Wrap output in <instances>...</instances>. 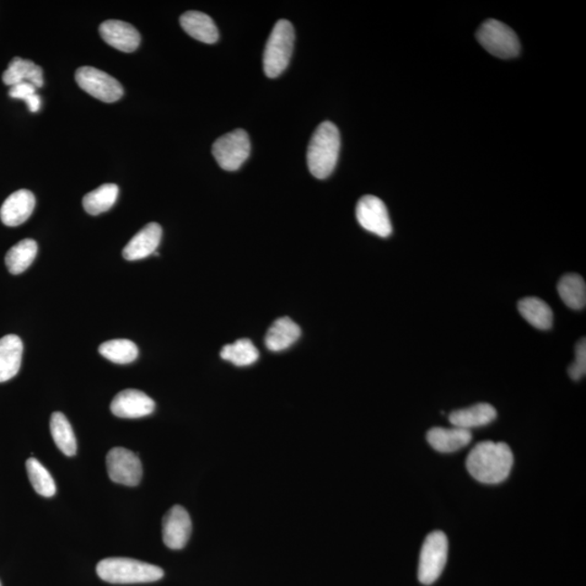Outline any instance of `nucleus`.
Here are the masks:
<instances>
[{"mask_svg":"<svg viewBox=\"0 0 586 586\" xmlns=\"http://www.w3.org/2000/svg\"><path fill=\"white\" fill-rule=\"evenodd\" d=\"M294 44V30L287 20H279L268 37L263 67L266 77L275 79L287 69Z\"/></svg>","mask_w":586,"mask_h":586,"instance_id":"4","label":"nucleus"},{"mask_svg":"<svg viewBox=\"0 0 586 586\" xmlns=\"http://www.w3.org/2000/svg\"><path fill=\"white\" fill-rule=\"evenodd\" d=\"M75 79L86 93L107 104L120 100L125 95L119 80L93 67L79 68L75 73Z\"/></svg>","mask_w":586,"mask_h":586,"instance_id":"8","label":"nucleus"},{"mask_svg":"<svg viewBox=\"0 0 586 586\" xmlns=\"http://www.w3.org/2000/svg\"><path fill=\"white\" fill-rule=\"evenodd\" d=\"M117 196H119V187L115 184L101 185L83 198V207L88 214L99 215L109 211L115 206Z\"/></svg>","mask_w":586,"mask_h":586,"instance_id":"25","label":"nucleus"},{"mask_svg":"<svg viewBox=\"0 0 586 586\" xmlns=\"http://www.w3.org/2000/svg\"><path fill=\"white\" fill-rule=\"evenodd\" d=\"M357 219L364 229L386 238L392 234L388 209L381 199L367 195L359 199L357 206Z\"/></svg>","mask_w":586,"mask_h":586,"instance_id":"10","label":"nucleus"},{"mask_svg":"<svg viewBox=\"0 0 586 586\" xmlns=\"http://www.w3.org/2000/svg\"><path fill=\"white\" fill-rule=\"evenodd\" d=\"M99 33L107 45L123 52L135 51L142 37L130 23L120 20H107L99 26Z\"/></svg>","mask_w":586,"mask_h":586,"instance_id":"13","label":"nucleus"},{"mask_svg":"<svg viewBox=\"0 0 586 586\" xmlns=\"http://www.w3.org/2000/svg\"><path fill=\"white\" fill-rule=\"evenodd\" d=\"M29 479L34 490L42 497L51 498L56 493V483L51 475L41 462L35 459L26 461Z\"/></svg>","mask_w":586,"mask_h":586,"instance_id":"29","label":"nucleus"},{"mask_svg":"<svg viewBox=\"0 0 586 586\" xmlns=\"http://www.w3.org/2000/svg\"><path fill=\"white\" fill-rule=\"evenodd\" d=\"M301 330L289 317H281L273 322L265 337L266 348L272 352H281L298 341Z\"/></svg>","mask_w":586,"mask_h":586,"instance_id":"20","label":"nucleus"},{"mask_svg":"<svg viewBox=\"0 0 586 586\" xmlns=\"http://www.w3.org/2000/svg\"><path fill=\"white\" fill-rule=\"evenodd\" d=\"M163 238V228L158 223H149L134 236L123 249V257L127 261L146 259L154 255Z\"/></svg>","mask_w":586,"mask_h":586,"instance_id":"15","label":"nucleus"},{"mask_svg":"<svg viewBox=\"0 0 586 586\" xmlns=\"http://www.w3.org/2000/svg\"><path fill=\"white\" fill-rule=\"evenodd\" d=\"M3 80L10 88L19 83L28 82L37 89L44 85V75H42V69L33 61L15 57L4 72Z\"/></svg>","mask_w":586,"mask_h":586,"instance_id":"19","label":"nucleus"},{"mask_svg":"<svg viewBox=\"0 0 586 586\" xmlns=\"http://www.w3.org/2000/svg\"><path fill=\"white\" fill-rule=\"evenodd\" d=\"M0 586H2V583H0Z\"/></svg>","mask_w":586,"mask_h":586,"instance_id":"32","label":"nucleus"},{"mask_svg":"<svg viewBox=\"0 0 586 586\" xmlns=\"http://www.w3.org/2000/svg\"><path fill=\"white\" fill-rule=\"evenodd\" d=\"M477 39L487 51L498 58L510 59L519 55L518 36L498 20L486 21L478 30Z\"/></svg>","mask_w":586,"mask_h":586,"instance_id":"6","label":"nucleus"},{"mask_svg":"<svg viewBox=\"0 0 586 586\" xmlns=\"http://www.w3.org/2000/svg\"><path fill=\"white\" fill-rule=\"evenodd\" d=\"M97 573L106 582L135 584L155 582L163 578V570L154 564L131 558H107L97 564Z\"/></svg>","mask_w":586,"mask_h":586,"instance_id":"3","label":"nucleus"},{"mask_svg":"<svg viewBox=\"0 0 586 586\" xmlns=\"http://www.w3.org/2000/svg\"><path fill=\"white\" fill-rule=\"evenodd\" d=\"M37 251H39V246H37L35 240H21L20 243L14 246L7 252L6 257H5L8 271L13 275H19V274H23L28 270L32 263L35 260Z\"/></svg>","mask_w":586,"mask_h":586,"instance_id":"24","label":"nucleus"},{"mask_svg":"<svg viewBox=\"0 0 586 586\" xmlns=\"http://www.w3.org/2000/svg\"><path fill=\"white\" fill-rule=\"evenodd\" d=\"M107 470L110 479L120 485L135 487L142 480L141 460L127 449H112L107 455Z\"/></svg>","mask_w":586,"mask_h":586,"instance_id":"9","label":"nucleus"},{"mask_svg":"<svg viewBox=\"0 0 586 586\" xmlns=\"http://www.w3.org/2000/svg\"><path fill=\"white\" fill-rule=\"evenodd\" d=\"M99 353L102 357L116 364H130L138 358V348L127 339L106 341L100 344Z\"/></svg>","mask_w":586,"mask_h":586,"instance_id":"28","label":"nucleus"},{"mask_svg":"<svg viewBox=\"0 0 586 586\" xmlns=\"http://www.w3.org/2000/svg\"><path fill=\"white\" fill-rule=\"evenodd\" d=\"M192 525L184 507L175 505L165 514L163 521V542L171 550H181L190 541Z\"/></svg>","mask_w":586,"mask_h":586,"instance_id":"11","label":"nucleus"},{"mask_svg":"<svg viewBox=\"0 0 586 586\" xmlns=\"http://www.w3.org/2000/svg\"><path fill=\"white\" fill-rule=\"evenodd\" d=\"M340 133L331 122L317 126L308 148V165L312 175L325 180L335 170L340 152Z\"/></svg>","mask_w":586,"mask_h":586,"instance_id":"2","label":"nucleus"},{"mask_svg":"<svg viewBox=\"0 0 586 586\" xmlns=\"http://www.w3.org/2000/svg\"><path fill=\"white\" fill-rule=\"evenodd\" d=\"M470 430L461 428H433L427 433V440L435 451L451 453L470 443Z\"/></svg>","mask_w":586,"mask_h":586,"instance_id":"17","label":"nucleus"},{"mask_svg":"<svg viewBox=\"0 0 586 586\" xmlns=\"http://www.w3.org/2000/svg\"><path fill=\"white\" fill-rule=\"evenodd\" d=\"M51 432L53 441L64 455L73 456L77 453V439H75L71 423L62 413L52 414Z\"/></svg>","mask_w":586,"mask_h":586,"instance_id":"26","label":"nucleus"},{"mask_svg":"<svg viewBox=\"0 0 586 586\" xmlns=\"http://www.w3.org/2000/svg\"><path fill=\"white\" fill-rule=\"evenodd\" d=\"M570 378L572 380L582 379L586 373V342L585 338L580 340L575 347L574 362L568 368Z\"/></svg>","mask_w":586,"mask_h":586,"instance_id":"31","label":"nucleus"},{"mask_svg":"<svg viewBox=\"0 0 586 586\" xmlns=\"http://www.w3.org/2000/svg\"><path fill=\"white\" fill-rule=\"evenodd\" d=\"M449 541L442 531H434L424 540L419 557V582L430 585L442 574L448 562Z\"/></svg>","mask_w":586,"mask_h":586,"instance_id":"5","label":"nucleus"},{"mask_svg":"<svg viewBox=\"0 0 586 586\" xmlns=\"http://www.w3.org/2000/svg\"><path fill=\"white\" fill-rule=\"evenodd\" d=\"M514 465L513 451L504 442L482 441L467 457L468 472L486 485H498L507 479Z\"/></svg>","mask_w":586,"mask_h":586,"instance_id":"1","label":"nucleus"},{"mask_svg":"<svg viewBox=\"0 0 586 586\" xmlns=\"http://www.w3.org/2000/svg\"><path fill=\"white\" fill-rule=\"evenodd\" d=\"M23 343L15 335L0 339V383L13 379L23 362Z\"/></svg>","mask_w":586,"mask_h":586,"instance_id":"16","label":"nucleus"},{"mask_svg":"<svg viewBox=\"0 0 586 586\" xmlns=\"http://www.w3.org/2000/svg\"><path fill=\"white\" fill-rule=\"evenodd\" d=\"M181 28L188 35L206 44H214L219 40V30L208 14L200 12H187L181 15Z\"/></svg>","mask_w":586,"mask_h":586,"instance_id":"21","label":"nucleus"},{"mask_svg":"<svg viewBox=\"0 0 586 586\" xmlns=\"http://www.w3.org/2000/svg\"><path fill=\"white\" fill-rule=\"evenodd\" d=\"M558 293L563 302L572 310H582L586 304V284L578 274H567L558 283Z\"/></svg>","mask_w":586,"mask_h":586,"instance_id":"23","label":"nucleus"},{"mask_svg":"<svg viewBox=\"0 0 586 586\" xmlns=\"http://www.w3.org/2000/svg\"><path fill=\"white\" fill-rule=\"evenodd\" d=\"M497 416V410L491 405L479 403V405L451 412L449 419L454 427L470 430L487 426L496 421Z\"/></svg>","mask_w":586,"mask_h":586,"instance_id":"18","label":"nucleus"},{"mask_svg":"<svg viewBox=\"0 0 586 586\" xmlns=\"http://www.w3.org/2000/svg\"><path fill=\"white\" fill-rule=\"evenodd\" d=\"M518 310L521 316L536 330H551L553 322V314L551 306L544 301L530 297L519 301Z\"/></svg>","mask_w":586,"mask_h":586,"instance_id":"22","label":"nucleus"},{"mask_svg":"<svg viewBox=\"0 0 586 586\" xmlns=\"http://www.w3.org/2000/svg\"><path fill=\"white\" fill-rule=\"evenodd\" d=\"M155 403L152 397L135 389L117 394L111 403L113 415L120 418H142L153 414Z\"/></svg>","mask_w":586,"mask_h":586,"instance_id":"12","label":"nucleus"},{"mask_svg":"<svg viewBox=\"0 0 586 586\" xmlns=\"http://www.w3.org/2000/svg\"><path fill=\"white\" fill-rule=\"evenodd\" d=\"M250 150L248 133L236 130L219 137L213 144L212 153L220 168L225 171H237L249 158Z\"/></svg>","mask_w":586,"mask_h":586,"instance_id":"7","label":"nucleus"},{"mask_svg":"<svg viewBox=\"0 0 586 586\" xmlns=\"http://www.w3.org/2000/svg\"><path fill=\"white\" fill-rule=\"evenodd\" d=\"M35 203L33 192L28 190L15 191L3 203L0 209V219L9 228H15L30 219L34 211Z\"/></svg>","mask_w":586,"mask_h":586,"instance_id":"14","label":"nucleus"},{"mask_svg":"<svg viewBox=\"0 0 586 586\" xmlns=\"http://www.w3.org/2000/svg\"><path fill=\"white\" fill-rule=\"evenodd\" d=\"M259 357V351L249 339H240V340L228 344L220 351V358L239 367L255 364Z\"/></svg>","mask_w":586,"mask_h":586,"instance_id":"27","label":"nucleus"},{"mask_svg":"<svg viewBox=\"0 0 586 586\" xmlns=\"http://www.w3.org/2000/svg\"><path fill=\"white\" fill-rule=\"evenodd\" d=\"M9 96L14 99H20L26 102L31 112L40 111L42 106L41 97L36 94V88L28 82L19 83L12 86Z\"/></svg>","mask_w":586,"mask_h":586,"instance_id":"30","label":"nucleus"}]
</instances>
